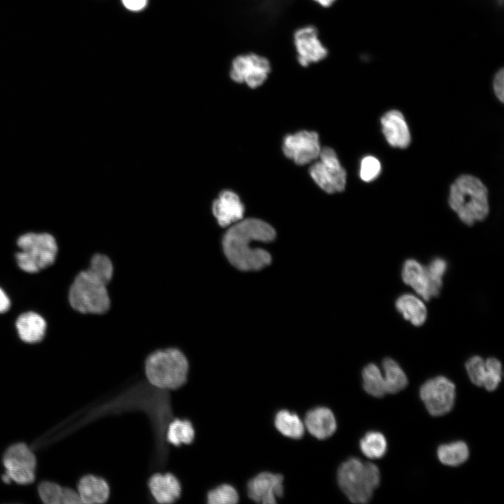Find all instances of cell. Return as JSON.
<instances>
[{"instance_id": "1", "label": "cell", "mask_w": 504, "mask_h": 504, "mask_svg": "<svg viewBox=\"0 0 504 504\" xmlns=\"http://www.w3.org/2000/svg\"><path fill=\"white\" fill-rule=\"evenodd\" d=\"M276 236L274 229L257 218L241 219L230 225L223 238L224 253L230 262L243 271L262 269L271 262L265 250L255 248V242H268Z\"/></svg>"}, {"instance_id": "2", "label": "cell", "mask_w": 504, "mask_h": 504, "mask_svg": "<svg viewBox=\"0 0 504 504\" xmlns=\"http://www.w3.org/2000/svg\"><path fill=\"white\" fill-rule=\"evenodd\" d=\"M113 271L112 262L106 255H94L90 267L76 276L70 287L69 301L72 308L84 314L105 312L110 306L106 286Z\"/></svg>"}, {"instance_id": "3", "label": "cell", "mask_w": 504, "mask_h": 504, "mask_svg": "<svg viewBox=\"0 0 504 504\" xmlns=\"http://www.w3.org/2000/svg\"><path fill=\"white\" fill-rule=\"evenodd\" d=\"M448 202L468 225L483 220L489 214L488 190L479 178L471 175H462L454 181Z\"/></svg>"}, {"instance_id": "4", "label": "cell", "mask_w": 504, "mask_h": 504, "mask_svg": "<svg viewBox=\"0 0 504 504\" xmlns=\"http://www.w3.org/2000/svg\"><path fill=\"white\" fill-rule=\"evenodd\" d=\"M379 468L374 463L351 458L337 471V482L347 498L354 503H366L380 483Z\"/></svg>"}, {"instance_id": "5", "label": "cell", "mask_w": 504, "mask_h": 504, "mask_svg": "<svg viewBox=\"0 0 504 504\" xmlns=\"http://www.w3.org/2000/svg\"><path fill=\"white\" fill-rule=\"evenodd\" d=\"M146 374L154 386L165 389H175L183 385L187 377L188 362L177 349L159 350L151 354L146 360Z\"/></svg>"}, {"instance_id": "6", "label": "cell", "mask_w": 504, "mask_h": 504, "mask_svg": "<svg viewBox=\"0 0 504 504\" xmlns=\"http://www.w3.org/2000/svg\"><path fill=\"white\" fill-rule=\"evenodd\" d=\"M20 251L16 254L19 267L24 272L34 273L51 265L55 260L57 245L48 233H27L19 237Z\"/></svg>"}, {"instance_id": "7", "label": "cell", "mask_w": 504, "mask_h": 504, "mask_svg": "<svg viewBox=\"0 0 504 504\" xmlns=\"http://www.w3.org/2000/svg\"><path fill=\"white\" fill-rule=\"evenodd\" d=\"M319 161L309 169L315 183L324 191L332 194L344 190L346 173L341 166L335 151L329 147L321 150Z\"/></svg>"}, {"instance_id": "8", "label": "cell", "mask_w": 504, "mask_h": 504, "mask_svg": "<svg viewBox=\"0 0 504 504\" xmlns=\"http://www.w3.org/2000/svg\"><path fill=\"white\" fill-rule=\"evenodd\" d=\"M455 385L444 376L427 380L420 388L419 394L428 413L434 416L449 412L454 405Z\"/></svg>"}, {"instance_id": "9", "label": "cell", "mask_w": 504, "mask_h": 504, "mask_svg": "<svg viewBox=\"0 0 504 504\" xmlns=\"http://www.w3.org/2000/svg\"><path fill=\"white\" fill-rule=\"evenodd\" d=\"M270 71L267 59L249 53L239 55L233 59L230 75L234 81L245 83L249 88H255L265 82Z\"/></svg>"}, {"instance_id": "10", "label": "cell", "mask_w": 504, "mask_h": 504, "mask_svg": "<svg viewBox=\"0 0 504 504\" xmlns=\"http://www.w3.org/2000/svg\"><path fill=\"white\" fill-rule=\"evenodd\" d=\"M4 465L11 480L21 484L34 481L36 458L25 444L20 443L9 447L4 456Z\"/></svg>"}, {"instance_id": "11", "label": "cell", "mask_w": 504, "mask_h": 504, "mask_svg": "<svg viewBox=\"0 0 504 504\" xmlns=\"http://www.w3.org/2000/svg\"><path fill=\"white\" fill-rule=\"evenodd\" d=\"M282 149L287 158L299 165L306 164L318 158L321 150L318 134L306 130L287 135Z\"/></svg>"}, {"instance_id": "12", "label": "cell", "mask_w": 504, "mask_h": 504, "mask_svg": "<svg viewBox=\"0 0 504 504\" xmlns=\"http://www.w3.org/2000/svg\"><path fill=\"white\" fill-rule=\"evenodd\" d=\"M284 477L280 474L262 472L251 479L247 484L248 497L255 502L275 503L284 493Z\"/></svg>"}, {"instance_id": "13", "label": "cell", "mask_w": 504, "mask_h": 504, "mask_svg": "<svg viewBox=\"0 0 504 504\" xmlns=\"http://www.w3.org/2000/svg\"><path fill=\"white\" fill-rule=\"evenodd\" d=\"M317 36L318 31L313 26L300 29L294 34L298 60L303 66L319 62L328 55L327 49L322 46Z\"/></svg>"}, {"instance_id": "14", "label": "cell", "mask_w": 504, "mask_h": 504, "mask_svg": "<svg viewBox=\"0 0 504 504\" xmlns=\"http://www.w3.org/2000/svg\"><path fill=\"white\" fill-rule=\"evenodd\" d=\"M212 211L218 224L227 227L242 219L244 207L235 192L224 190L214 200Z\"/></svg>"}, {"instance_id": "15", "label": "cell", "mask_w": 504, "mask_h": 504, "mask_svg": "<svg viewBox=\"0 0 504 504\" xmlns=\"http://www.w3.org/2000/svg\"><path fill=\"white\" fill-rule=\"evenodd\" d=\"M382 132L388 143L393 147L405 148L411 141L408 126L403 115L398 111L392 110L381 118Z\"/></svg>"}, {"instance_id": "16", "label": "cell", "mask_w": 504, "mask_h": 504, "mask_svg": "<svg viewBox=\"0 0 504 504\" xmlns=\"http://www.w3.org/2000/svg\"><path fill=\"white\" fill-rule=\"evenodd\" d=\"M402 279L423 300H428L433 297L426 267L417 260L408 259L404 262Z\"/></svg>"}, {"instance_id": "17", "label": "cell", "mask_w": 504, "mask_h": 504, "mask_svg": "<svg viewBox=\"0 0 504 504\" xmlns=\"http://www.w3.org/2000/svg\"><path fill=\"white\" fill-rule=\"evenodd\" d=\"M304 425L308 431L319 440L330 437L337 428L336 419L332 412L325 407L310 410L306 414Z\"/></svg>"}, {"instance_id": "18", "label": "cell", "mask_w": 504, "mask_h": 504, "mask_svg": "<svg viewBox=\"0 0 504 504\" xmlns=\"http://www.w3.org/2000/svg\"><path fill=\"white\" fill-rule=\"evenodd\" d=\"M154 498L160 503H171L180 496L181 486L178 479L172 474H155L148 483Z\"/></svg>"}, {"instance_id": "19", "label": "cell", "mask_w": 504, "mask_h": 504, "mask_svg": "<svg viewBox=\"0 0 504 504\" xmlns=\"http://www.w3.org/2000/svg\"><path fill=\"white\" fill-rule=\"evenodd\" d=\"M16 328L22 340L27 343H34L43 338L46 323L38 314L28 312L18 317L16 321Z\"/></svg>"}, {"instance_id": "20", "label": "cell", "mask_w": 504, "mask_h": 504, "mask_svg": "<svg viewBox=\"0 0 504 504\" xmlns=\"http://www.w3.org/2000/svg\"><path fill=\"white\" fill-rule=\"evenodd\" d=\"M78 493L82 503H103L109 496V487L101 477L86 475L78 483Z\"/></svg>"}, {"instance_id": "21", "label": "cell", "mask_w": 504, "mask_h": 504, "mask_svg": "<svg viewBox=\"0 0 504 504\" xmlns=\"http://www.w3.org/2000/svg\"><path fill=\"white\" fill-rule=\"evenodd\" d=\"M396 307L403 318L415 326L423 325L427 318V309L419 297L403 294L396 302Z\"/></svg>"}, {"instance_id": "22", "label": "cell", "mask_w": 504, "mask_h": 504, "mask_svg": "<svg viewBox=\"0 0 504 504\" xmlns=\"http://www.w3.org/2000/svg\"><path fill=\"white\" fill-rule=\"evenodd\" d=\"M38 493L46 504H76L82 503L78 492L63 488L50 482H42L38 486Z\"/></svg>"}, {"instance_id": "23", "label": "cell", "mask_w": 504, "mask_h": 504, "mask_svg": "<svg viewBox=\"0 0 504 504\" xmlns=\"http://www.w3.org/2000/svg\"><path fill=\"white\" fill-rule=\"evenodd\" d=\"M386 393H397L408 384L407 377L399 364L391 358L382 362Z\"/></svg>"}, {"instance_id": "24", "label": "cell", "mask_w": 504, "mask_h": 504, "mask_svg": "<svg viewBox=\"0 0 504 504\" xmlns=\"http://www.w3.org/2000/svg\"><path fill=\"white\" fill-rule=\"evenodd\" d=\"M274 425L281 434L293 439L302 438L304 432V426L298 414L286 410L276 413Z\"/></svg>"}, {"instance_id": "25", "label": "cell", "mask_w": 504, "mask_h": 504, "mask_svg": "<svg viewBox=\"0 0 504 504\" xmlns=\"http://www.w3.org/2000/svg\"><path fill=\"white\" fill-rule=\"evenodd\" d=\"M439 461L449 466H458L465 463L469 457V449L465 442L456 441L441 444L437 450Z\"/></svg>"}, {"instance_id": "26", "label": "cell", "mask_w": 504, "mask_h": 504, "mask_svg": "<svg viewBox=\"0 0 504 504\" xmlns=\"http://www.w3.org/2000/svg\"><path fill=\"white\" fill-rule=\"evenodd\" d=\"M362 378L363 388L370 396L382 398L386 393L384 376L376 364H368L363 370Z\"/></svg>"}, {"instance_id": "27", "label": "cell", "mask_w": 504, "mask_h": 504, "mask_svg": "<svg viewBox=\"0 0 504 504\" xmlns=\"http://www.w3.org/2000/svg\"><path fill=\"white\" fill-rule=\"evenodd\" d=\"M362 453L369 458L376 459L383 457L387 450V442L380 432L370 431L360 441Z\"/></svg>"}, {"instance_id": "28", "label": "cell", "mask_w": 504, "mask_h": 504, "mask_svg": "<svg viewBox=\"0 0 504 504\" xmlns=\"http://www.w3.org/2000/svg\"><path fill=\"white\" fill-rule=\"evenodd\" d=\"M194 437V429L188 421L175 420L168 428L167 439L174 445L189 444Z\"/></svg>"}, {"instance_id": "29", "label": "cell", "mask_w": 504, "mask_h": 504, "mask_svg": "<svg viewBox=\"0 0 504 504\" xmlns=\"http://www.w3.org/2000/svg\"><path fill=\"white\" fill-rule=\"evenodd\" d=\"M486 374L482 386L489 391L496 390L502 379L503 370L501 363L496 358H489L485 360Z\"/></svg>"}, {"instance_id": "30", "label": "cell", "mask_w": 504, "mask_h": 504, "mask_svg": "<svg viewBox=\"0 0 504 504\" xmlns=\"http://www.w3.org/2000/svg\"><path fill=\"white\" fill-rule=\"evenodd\" d=\"M207 500L210 504H233L238 502L239 495L232 486L224 484L210 491Z\"/></svg>"}, {"instance_id": "31", "label": "cell", "mask_w": 504, "mask_h": 504, "mask_svg": "<svg viewBox=\"0 0 504 504\" xmlns=\"http://www.w3.org/2000/svg\"><path fill=\"white\" fill-rule=\"evenodd\" d=\"M426 267L430 279L433 295H438L442 285V276L444 274L447 264L440 258L433 259Z\"/></svg>"}, {"instance_id": "32", "label": "cell", "mask_w": 504, "mask_h": 504, "mask_svg": "<svg viewBox=\"0 0 504 504\" xmlns=\"http://www.w3.org/2000/svg\"><path fill=\"white\" fill-rule=\"evenodd\" d=\"M465 368L470 381L477 386H482L486 374L485 360L479 356H474L466 361Z\"/></svg>"}, {"instance_id": "33", "label": "cell", "mask_w": 504, "mask_h": 504, "mask_svg": "<svg viewBox=\"0 0 504 504\" xmlns=\"http://www.w3.org/2000/svg\"><path fill=\"white\" fill-rule=\"evenodd\" d=\"M381 172L379 161L373 156L365 157L360 164V176L365 182L375 179Z\"/></svg>"}, {"instance_id": "34", "label": "cell", "mask_w": 504, "mask_h": 504, "mask_svg": "<svg viewBox=\"0 0 504 504\" xmlns=\"http://www.w3.org/2000/svg\"><path fill=\"white\" fill-rule=\"evenodd\" d=\"M493 88L496 97L500 102L504 100V71L503 68L498 69L493 79Z\"/></svg>"}, {"instance_id": "35", "label": "cell", "mask_w": 504, "mask_h": 504, "mask_svg": "<svg viewBox=\"0 0 504 504\" xmlns=\"http://www.w3.org/2000/svg\"><path fill=\"white\" fill-rule=\"evenodd\" d=\"M148 0H122L124 6L132 11H139L145 8Z\"/></svg>"}, {"instance_id": "36", "label": "cell", "mask_w": 504, "mask_h": 504, "mask_svg": "<svg viewBox=\"0 0 504 504\" xmlns=\"http://www.w3.org/2000/svg\"><path fill=\"white\" fill-rule=\"evenodd\" d=\"M10 306V301L6 293L0 288V313L6 312Z\"/></svg>"}, {"instance_id": "37", "label": "cell", "mask_w": 504, "mask_h": 504, "mask_svg": "<svg viewBox=\"0 0 504 504\" xmlns=\"http://www.w3.org/2000/svg\"><path fill=\"white\" fill-rule=\"evenodd\" d=\"M319 3L323 7H328L332 4L336 0H314Z\"/></svg>"}, {"instance_id": "38", "label": "cell", "mask_w": 504, "mask_h": 504, "mask_svg": "<svg viewBox=\"0 0 504 504\" xmlns=\"http://www.w3.org/2000/svg\"><path fill=\"white\" fill-rule=\"evenodd\" d=\"M2 478H3L4 482H5L6 483L9 482L11 480L7 474H5L4 475H3Z\"/></svg>"}]
</instances>
